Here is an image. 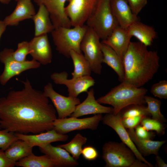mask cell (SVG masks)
I'll list each match as a JSON object with an SVG mask.
<instances>
[{"label": "cell", "instance_id": "23", "mask_svg": "<svg viewBox=\"0 0 167 167\" xmlns=\"http://www.w3.org/2000/svg\"><path fill=\"white\" fill-rule=\"evenodd\" d=\"M127 131L138 150L144 156L151 154L158 155L160 148L166 142L165 140L153 141L140 139L136 135L134 129H128Z\"/></svg>", "mask_w": 167, "mask_h": 167}, {"label": "cell", "instance_id": "22", "mask_svg": "<svg viewBox=\"0 0 167 167\" xmlns=\"http://www.w3.org/2000/svg\"><path fill=\"white\" fill-rule=\"evenodd\" d=\"M127 29L131 36L135 37L139 42L147 46L151 45L157 36V33L152 27L139 20L131 24Z\"/></svg>", "mask_w": 167, "mask_h": 167}, {"label": "cell", "instance_id": "41", "mask_svg": "<svg viewBox=\"0 0 167 167\" xmlns=\"http://www.w3.org/2000/svg\"><path fill=\"white\" fill-rule=\"evenodd\" d=\"M156 166L158 167H167V165L164 160L158 155H156Z\"/></svg>", "mask_w": 167, "mask_h": 167}, {"label": "cell", "instance_id": "2", "mask_svg": "<svg viewBox=\"0 0 167 167\" xmlns=\"http://www.w3.org/2000/svg\"><path fill=\"white\" fill-rule=\"evenodd\" d=\"M124 75L123 81L141 87L153 77L159 67L157 52L148 50L139 42H131L122 59Z\"/></svg>", "mask_w": 167, "mask_h": 167}, {"label": "cell", "instance_id": "28", "mask_svg": "<svg viewBox=\"0 0 167 167\" xmlns=\"http://www.w3.org/2000/svg\"><path fill=\"white\" fill-rule=\"evenodd\" d=\"M15 166L22 167H56L54 162L47 155L37 156L33 153L16 162Z\"/></svg>", "mask_w": 167, "mask_h": 167}, {"label": "cell", "instance_id": "17", "mask_svg": "<svg viewBox=\"0 0 167 167\" xmlns=\"http://www.w3.org/2000/svg\"><path fill=\"white\" fill-rule=\"evenodd\" d=\"M131 37L129 34L127 28L118 25L106 39L101 42L111 48L122 60Z\"/></svg>", "mask_w": 167, "mask_h": 167}, {"label": "cell", "instance_id": "30", "mask_svg": "<svg viewBox=\"0 0 167 167\" xmlns=\"http://www.w3.org/2000/svg\"><path fill=\"white\" fill-rule=\"evenodd\" d=\"M146 111L152 116V118L162 123L166 122V119L161 113L160 107L161 102L160 100L152 97L145 95L144 97Z\"/></svg>", "mask_w": 167, "mask_h": 167}, {"label": "cell", "instance_id": "38", "mask_svg": "<svg viewBox=\"0 0 167 167\" xmlns=\"http://www.w3.org/2000/svg\"><path fill=\"white\" fill-rule=\"evenodd\" d=\"M126 0L133 13L137 16L147 3V0Z\"/></svg>", "mask_w": 167, "mask_h": 167}, {"label": "cell", "instance_id": "27", "mask_svg": "<svg viewBox=\"0 0 167 167\" xmlns=\"http://www.w3.org/2000/svg\"><path fill=\"white\" fill-rule=\"evenodd\" d=\"M74 67L72 78H77L90 75L92 70L89 63L82 53L71 50L70 53Z\"/></svg>", "mask_w": 167, "mask_h": 167}, {"label": "cell", "instance_id": "33", "mask_svg": "<svg viewBox=\"0 0 167 167\" xmlns=\"http://www.w3.org/2000/svg\"><path fill=\"white\" fill-rule=\"evenodd\" d=\"M30 50L29 42L23 41L18 44L17 49L12 53V56L14 59L20 62L26 60L27 55L29 54Z\"/></svg>", "mask_w": 167, "mask_h": 167}, {"label": "cell", "instance_id": "5", "mask_svg": "<svg viewBox=\"0 0 167 167\" xmlns=\"http://www.w3.org/2000/svg\"><path fill=\"white\" fill-rule=\"evenodd\" d=\"M88 28L87 25H84L72 28L59 27L54 28L51 33L56 50L67 58H70L72 50L82 53L80 44Z\"/></svg>", "mask_w": 167, "mask_h": 167}, {"label": "cell", "instance_id": "18", "mask_svg": "<svg viewBox=\"0 0 167 167\" xmlns=\"http://www.w3.org/2000/svg\"><path fill=\"white\" fill-rule=\"evenodd\" d=\"M15 133L19 139L25 141L33 147H39L54 142L65 141L68 138V135L58 133L54 129L33 135Z\"/></svg>", "mask_w": 167, "mask_h": 167}, {"label": "cell", "instance_id": "3", "mask_svg": "<svg viewBox=\"0 0 167 167\" xmlns=\"http://www.w3.org/2000/svg\"><path fill=\"white\" fill-rule=\"evenodd\" d=\"M147 92V90L145 88L137 87L122 82L97 101L100 104L112 106L113 113L116 114L129 105L145 104L144 97Z\"/></svg>", "mask_w": 167, "mask_h": 167}, {"label": "cell", "instance_id": "12", "mask_svg": "<svg viewBox=\"0 0 167 167\" xmlns=\"http://www.w3.org/2000/svg\"><path fill=\"white\" fill-rule=\"evenodd\" d=\"M43 92L53 103L58 118L70 116L76 106L80 103V100L77 97L73 98L68 96L66 97L56 92L50 83H48L44 87Z\"/></svg>", "mask_w": 167, "mask_h": 167}, {"label": "cell", "instance_id": "9", "mask_svg": "<svg viewBox=\"0 0 167 167\" xmlns=\"http://www.w3.org/2000/svg\"><path fill=\"white\" fill-rule=\"evenodd\" d=\"M102 118V114H97L83 118L72 117L61 119L57 118L53 123V129L58 133L63 134L75 130H96Z\"/></svg>", "mask_w": 167, "mask_h": 167}, {"label": "cell", "instance_id": "37", "mask_svg": "<svg viewBox=\"0 0 167 167\" xmlns=\"http://www.w3.org/2000/svg\"><path fill=\"white\" fill-rule=\"evenodd\" d=\"M81 154L84 159L88 161L96 160L98 155L96 149L91 146H87L84 147L82 149Z\"/></svg>", "mask_w": 167, "mask_h": 167}, {"label": "cell", "instance_id": "36", "mask_svg": "<svg viewBox=\"0 0 167 167\" xmlns=\"http://www.w3.org/2000/svg\"><path fill=\"white\" fill-rule=\"evenodd\" d=\"M146 117L139 116L133 117L123 118L122 122L123 126L128 129H134L139 125L142 119Z\"/></svg>", "mask_w": 167, "mask_h": 167}, {"label": "cell", "instance_id": "26", "mask_svg": "<svg viewBox=\"0 0 167 167\" xmlns=\"http://www.w3.org/2000/svg\"><path fill=\"white\" fill-rule=\"evenodd\" d=\"M33 148L25 141L18 139L5 150V152L8 158L16 162L32 153Z\"/></svg>", "mask_w": 167, "mask_h": 167}, {"label": "cell", "instance_id": "1", "mask_svg": "<svg viewBox=\"0 0 167 167\" xmlns=\"http://www.w3.org/2000/svg\"><path fill=\"white\" fill-rule=\"evenodd\" d=\"M22 82L21 90L11 91L0 98V128L25 134L53 129L57 112L49 98L34 88L28 79Z\"/></svg>", "mask_w": 167, "mask_h": 167}, {"label": "cell", "instance_id": "24", "mask_svg": "<svg viewBox=\"0 0 167 167\" xmlns=\"http://www.w3.org/2000/svg\"><path fill=\"white\" fill-rule=\"evenodd\" d=\"M101 48L103 56L102 63L112 69L117 74L119 80L122 82L124 75L122 60L113 50L102 42Z\"/></svg>", "mask_w": 167, "mask_h": 167}, {"label": "cell", "instance_id": "7", "mask_svg": "<svg viewBox=\"0 0 167 167\" xmlns=\"http://www.w3.org/2000/svg\"><path fill=\"white\" fill-rule=\"evenodd\" d=\"M100 39L96 32L88 27L80 46V50L89 63L92 71L98 75L101 73L103 57Z\"/></svg>", "mask_w": 167, "mask_h": 167}, {"label": "cell", "instance_id": "34", "mask_svg": "<svg viewBox=\"0 0 167 167\" xmlns=\"http://www.w3.org/2000/svg\"><path fill=\"white\" fill-rule=\"evenodd\" d=\"M18 139L15 133L5 129L0 130V149L5 151Z\"/></svg>", "mask_w": 167, "mask_h": 167}, {"label": "cell", "instance_id": "25", "mask_svg": "<svg viewBox=\"0 0 167 167\" xmlns=\"http://www.w3.org/2000/svg\"><path fill=\"white\" fill-rule=\"evenodd\" d=\"M39 6L37 12L32 19L35 25V36L51 32L54 29L46 8L42 5Z\"/></svg>", "mask_w": 167, "mask_h": 167}, {"label": "cell", "instance_id": "10", "mask_svg": "<svg viewBox=\"0 0 167 167\" xmlns=\"http://www.w3.org/2000/svg\"><path fill=\"white\" fill-rule=\"evenodd\" d=\"M66 71L54 72L50 76L51 79L56 84L64 85L67 88L68 96L77 98L80 93L87 92L89 88L93 86L95 82L90 75L68 79Z\"/></svg>", "mask_w": 167, "mask_h": 167}, {"label": "cell", "instance_id": "4", "mask_svg": "<svg viewBox=\"0 0 167 167\" xmlns=\"http://www.w3.org/2000/svg\"><path fill=\"white\" fill-rule=\"evenodd\" d=\"M111 0H97L95 7L86 23L101 39H106L119 24L112 12Z\"/></svg>", "mask_w": 167, "mask_h": 167}, {"label": "cell", "instance_id": "21", "mask_svg": "<svg viewBox=\"0 0 167 167\" xmlns=\"http://www.w3.org/2000/svg\"><path fill=\"white\" fill-rule=\"evenodd\" d=\"M17 2L13 12L3 20L7 26H16L24 20L32 19L36 13L31 0H19Z\"/></svg>", "mask_w": 167, "mask_h": 167}, {"label": "cell", "instance_id": "11", "mask_svg": "<svg viewBox=\"0 0 167 167\" xmlns=\"http://www.w3.org/2000/svg\"><path fill=\"white\" fill-rule=\"evenodd\" d=\"M65 7L66 14L72 26H82L84 25L92 13L97 0H69Z\"/></svg>", "mask_w": 167, "mask_h": 167}, {"label": "cell", "instance_id": "35", "mask_svg": "<svg viewBox=\"0 0 167 167\" xmlns=\"http://www.w3.org/2000/svg\"><path fill=\"white\" fill-rule=\"evenodd\" d=\"M150 92L155 97L161 99H166L167 81L162 80L154 84L151 88Z\"/></svg>", "mask_w": 167, "mask_h": 167}, {"label": "cell", "instance_id": "46", "mask_svg": "<svg viewBox=\"0 0 167 167\" xmlns=\"http://www.w3.org/2000/svg\"><path fill=\"white\" fill-rule=\"evenodd\" d=\"M0 129H1V128H0Z\"/></svg>", "mask_w": 167, "mask_h": 167}, {"label": "cell", "instance_id": "16", "mask_svg": "<svg viewBox=\"0 0 167 167\" xmlns=\"http://www.w3.org/2000/svg\"><path fill=\"white\" fill-rule=\"evenodd\" d=\"M87 92L86 98L76 106L71 117L78 118L89 114L113 113V108L103 106L95 99L93 88H91Z\"/></svg>", "mask_w": 167, "mask_h": 167}, {"label": "cell", "instance_id": "19", "mask_svg": "<svg viewBox=\"0 0 167 167\" xmlns=\"http://www.w3.org/2000/svg\"><path fill=\"white\" fill-rule=\"evenodd\" d=\"M39 147L41 152L53 160L56 167H75L79 165L77 161L68 152L58 146H54L49 143Z\"/></svg>", "mask_w": 167, "mask_h": 167}, {"label": "cell", "instance_id": "45", "mask_svg": "<svg viewBox=\"0 0 167 167\" xmlns=\"http://www.w3.org/2000/svg\"><path fill=\"white\" fill-rule=\"evenodd\" d=\"M15 0L16 1H17H17L18 0Z\"/></svg>", "mask_w": 167, "mask_h": 167}, {"label": "cell", "instance_id": "39", "mask_svg": "<svg viewBox=\"0 0 167 167\" xmlns=\"http://www.w3.org/2000/svg\"><path fill=\"white\" fill-rule=\"evenodd\" d=\"M135 128L136 135L140 139L152 140L155 136L154 132L146 130L141 125H138Z\"/></svg>", "mask_w": 167, "mask_h": 167}, {"label": "cell", "instance_id": "43", "mask_svg": "<svg viewBox=\"0 0 167 167\" xmlns=\"http://www.w3.org/2000/svg\"><path fill=\"white\" fill-rule=\"evenodd\" d=\"M6 26L3 21L0 20V39L2 34L5 31Z\"/></svg>", "mask_w": 167, "mask_h": 167}, {"label": "cell", "instance_id": "14", "mask_svg": "<svg viewBox=\"0 0 167 167\" xmlns=\"http://www.w3.org/2000/svg\"><path fill=\"white\" fill-rule=\"evenodd\" d=\"M69 0H34L39 6L44 5L49 15L54 28L59 27L71 28L70 20L65 11V3Z\"/></svg>", "mask_w": 167, "mask_h": 167}, {"label": "cell", "instance_id": "40", "mask_svg": "<svg viewBox=\"0 0 167 167\" xmlns=\"http://www.w3.org/2000/svg\"><path fill=\"white\" fill-rule=\"evenodd\" d=\"M15 164V162L6 156L4 151L0 149V167H13Z\"/></svg>", "mask_w": 167, "mask_h": 167}, {"label": "cell", "instance_id": "15", "mask_svg": "<svg viewBox=\"0 0 167 167\" xmlns=\"http://www.w3.org/2000/svg\"><path fill=\"white\" fill-rule=\"evenodd\" d=\"M29 43L32 59L43 65L51 62L52 53L47 34L35 36Z\"/></svg>", "mask_w": 167, "mask_h": 167}, {"label": "cell", "instance_id": "13", "mask_svg": "<svg viewBox=\"0 0 167 167\" xmlns=\"http://www.w3.org/2000/svg\"><path fill=\"white\" fill-rule=\"evenodd\" d=\"M122 119L120 112L116 114L106 113L103 117L102 121L104 124L111 127L115 131L122 142L133 152L137 159L147 164L150 167H153L144 158L137 149L131 139L127 130L122 125Z\"/></svg>", "mask_w": 167, "mask_h": 167}, {"label": "cell", "instance_id": "31", "mask_svg": "<svg viewBox=\"0 0 167 167\" xmlns=\"http://www.w3.org/2000/svg\"><path fill=\"white\" fill-rule=\"evenodd\" d=\"M146 109L143 105L133 104L124 108L120 113L122 118L139 116L149 117L151 115Z\"/></svg>", "mask_w": 167, "mask_h": 167}, {"label": "cell", "instance_id": "44", "mask_svg": "<svg viewBox=\"0 0 167 167\" xmlns=\"http://www.w3.org/2000/svg\"><path fill=\"white\" fill-rule=\"evenodd\" d=\"M11 0H0V2L4 4H8Z\"/></svg>", "mask_w": 167, "mask_h": 167}, {"label": "cell", "instance_id": "29", "mask_svg": "<svg viewBox=\"0 0 167 167\" xmlns=\"http://www.w3.org/2000/svg\"><path fill=\"white\" fill-rule=\"evenodd\" d=\"M87 140L86 137L78 133L68 143L58 146L66 150L75 159L77 160L81 155L82 146L85 144Z\"/></svg>", "mask_w": 167, "mask_h": 167}, {"label": "cell", "instance_id": "42", "mask_svg": "<svg viewBox=\"0 0 167 167\" xmlns=\"http://www.w3.org/2000/svg\"><path fill=\"white\" fill-rule=\"evenodd\" d=\"M146 164L136 159L133 163L131 167H149Z\"/></svg>", "mask_w": 167, "mask_h": 167}, {"label": "cell", "instance_id": "6", "mask_svg": "<svg viewBox=\"0 0 167 167\" xmlns=\"http://www.w3.org/2000/svg\"><path fill=\"white\" fill-rule=\"evenodd\" d=\"M102 158L106 167H131L136 160L133 152L124 143L112 141L104 144Z\"/></svg>", "mask_w": 167, "mask_h": 167}, {"label": "cell", "instance_id": "8", "mask_svg": "<svg viewBox=\"0 0 167 167\" xmlns=\"http://www.w3.org/2000/svg\"><path fill=\"white\" fill-rule=\"evenodd\" d=\"M13 50L5 48L0 52V61L4 65V69L0 75V84L5 85L12 77L18 75L22 72L32 69L39 68L41 64L32 59L23 62L17 61L12 56Z\"/></svg>", "mask_w": 167, "mask_h": 167}, {"label": "cell", "instance_id": "32", "mask_svg": "<svg viewBox=\"0 0 167 167\" xmlns=\"http://www.w3.org/2000/svg\"><path fill=\"white\" fill-rule=\"evenodd\" d=\"M141 125L148 131H154L160 135H163L165 132V126L164 123L156 120L145 117L141 120Z\"/></svg>", "mask_w": 167, "mask_h": 167}, {"label": "cell", "instance_id": "20", "mask_svg": "<svg viewBox=\"0 0 167 167\" xmlns=\"http://www.w3.org/2000/svg\"><path fill=\"white\" fill-rule=\"evenodd\" d=\"M112 12L119 25L125 28L139 20L137 15L132 12L126 0H111Z\"/></svg>", "mask_w": 167, "mask_h": 167}]
</instances>
